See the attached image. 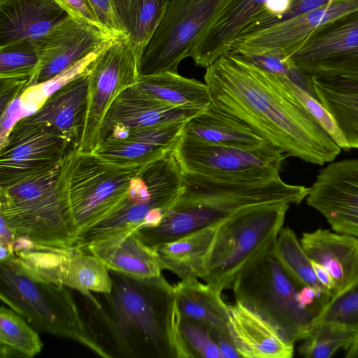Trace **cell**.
I'll use <instances>...</instances> for the list:
<instances>
[{
    "label": "cell",
    "mask_w": 358,
    "mask_h": 358,
    "mask_svg": "<svg viewBox=\"0 0 358 358\" xmlns=\"http://www.w3.org/2000/svg\"><path fill=\"white\" fill-rule=\"evenodd\" d=\"M357 9L358 0H334L242 38L231 51L241 55L265 54L288 58L314 31Z\"/></svg>",
    "instance_id": "d6986e66"
},
{
    "label": "cell",
    "mask_w": 358,
    "mask_h": 358,
    "mask_svg": "<svg viewBox=\"0 0 358 358\" xmlns=\"http://www.w3.org/2000/svg\"><path fill=\"white\" fill-rule=\"evenodd\" d=\"M300 243L310 260L329 272L335 286L334 296L344 292L357 278L358 237L318 228L303 233Z\"/></svg>",
    "instance_id": "d4e9b609"
},
{
    "label": "cell",
    "mask_w": 358,
    "mask_h": 358,
    "mask_svg": "<svg viewBox=\"0 0 358 358\" xmlns=\"http://www.w3.org/2000/svg\"><path fill=\"white\" fill-rule=\"evenodd\" d=\"M227 0H170L139 61V76L178 72L213 24Z\"/></svg>",
    "instance_id": "30bf717a"
},
{
    "label": "cell",
    "mask_w": 358,
    "mask_h": 358,
    "mask_svg": "<svg viewBox=\"0 0 358 358\" xmlns=\"http://www.w3.org/2000/svg\"><path fill=\"white\" fill-rule=\"evenodd\" d=\"M345 350L346 358H358V329L354 331L352 340Z\"/></svg>",
    "instance_id": "f6af8a7d"
},
{
    "label": "cell",
    "mask_w": 358,
    "mask_h": 358,
    "mask_svg": "<svg viewBox=\"0 0 358 358\" xmlns=\"http://www.w3.org/2000/svg\"><path fill=\"white\" fill-rule=\"evenodd\" d=\"M115 36L69 15L43 38L39 46L38 69L29 80L27 87L55 78L103 48Z\"/></svg>",
    "instance_id": "e0dca14e"
},
{
    "label": "cell",
    "mask_w": 358,
    "mask_h": 358,
    "mask_svg": "<svg viewBox=\"0 0 358 358\" xmlns=\"http://www.w3.org/2000/svg\"><path fill=\"white\" fill-rule=\"evenodd\" d=\"M99 22L115 36L127 35L115 13L112 0H88Z\"/></svg>",
    "instance_id": "ab89813d"
},
{
    "label": "cell",
    "mask_w": 358,
    "mask_h": 358,
    "mask_svg": "<svg viewBox=\"0 0 358 358\" xmlns=\"http://www.w3.org/2000/svg\"><path fill=\"white\" fill-rule=\"evenodd\" d=\"M56 1L62 7H64L71 15L78 17L85 22L97 27L98 29L105 32L109 33L99 22L88 0Z\"/></svg>",
    "instance_id": "60d3db41"
},
{
    "label": "cell",
    "mask_w": 358,
    "mask_h": 358,
    "mask_svg": "<svg viewBox=\"0 0 358 358\" xmlns=\"http://www.w3.org/2000/svg\"><path fill=\"white\" fill-rule=\"evenodd\" d=\"M219 224L196 230L155 248L162 269L171 271L181 280L190 277L201 279Z\"/></svg>",
    "instance_id": "f546056e"
},
{
    "label": "cell",
    "mask_w": 358,
    "mask_h": 358,
    "mask_svg": "<svg viewBox=\"0 0 358 358\" xmlns=\"http://www.w3.org/2000/svg\"><path fill=\"white\" fill-rule=\"evenodd\" d=\"M289 84L294 93L315 120L333 138L341 149L348 150L347 143L332 117L320 102L311 93L291 80H289Z\"/></svg>",
    "instance_id": "f35d334b"
},
{
    "label": "cell",
    "mask_w": 358,
    "mask_h": 358,
    "mask_svg": "<svg viewBox=\"0 0 358 358\" xmlns=\"http://www.w3.org/2000/svg\"><path fill=\"white\" fill-rule=\"evenodd\" d=\"M354 331L335 323L322 322L313 326L309 336L299 346L300 355L306 358H329L338 349L351 343Z\"/></svg>",
    "instance_id": "e575fe53"
},
{
    "label": "cell",
    "mask_w": 358,
    "mask_h": 358,
    "mask_svg": "<svg viewBox=\"0 0 358 358\" xmlns=\"http://www.w3.org/2000/svg\"><path fill=\"white\" fill-rule=\"evenodd\" d=\"M229 334L241 357L291 358L294 344L268 320L236 300L229 305Z\"/></svg>",
    "instance_id": "cb8c5ba5"
},
{
    "label": "cell",
    "mask_w": 358,
    "mask_h": 358,
    "mask_svg": "<svg viewBox=\"0 0 358 358\" xmlns=\"http://www.w3.org/2000/svg\"><path fill=\"white\" fill-rule=\"evenodd\" d=\"M183 173V190L162 221L137 231L155 248L190 232L218 224L245 209L272 204H299L310 187L280 176L268 180L215 178Z\"/></svg>",
    "instance_id": "3957f363"
},
{
    "label": "cell",
    "mask_w": 358,
    "mask_h": 358,
    "mask_svg": "<svg viewBox=\"0 0 358 358\" xmlns=\"http://www.w3.org/2000/svg\"><path fill=\"white\" fill-rule=\"evenodd\" d=\"M310 85L313 95L331 115L349 149H358V75H310Z\"/></svg>",
    "instance_id": "4316f807"
},
{
    "label": "cell",
    "mask_w": 358,
    "mask_h": 358,
    "mask_svg": "<svg viewBox=\"0 0 358 358\" xmlns=\"http://www.w3.org/2000/svg\"><path fill=\"white\" fill-rule=\"evenodd\" d=\"M290 205L255 206L220 222L201 278L222 292L238 275L275 248Z\"/></svg>",
    "instance_id": "5b68a950"
},
{
    "label": "cell",
    "mask_w": 358,
    "mask_h": 358,
    "mask_svg": "<svg viewBox=\"0 0 358 358\" xmlns=\"http://www.w3.org/2000/svg\"><path fill=\"white\" fill-rule=\"evenodd\" d=\"M28 82V79L0 78L1 115L10 103L24 90Z\"/></svg>",
    "instance_id": "b9f144b4"
},
{
    "label": "cell",
    "mask_w": 358,
    "mask_h": 358,
    "mask_svg": "<svg viewBox=\"0 0 358 358\" xmlns=\"http://www.w3.org/2000/svg\"><path fill=\"white\" fill-rule=\"evenodd\" d=\"M70 14L56 0L0 1V47L40 46L43 38Z\"/></svg>",
    "instance_id": "7402d4cb"
},
{
    "label": "cell",
    "mask_w": 358,
    "mask_h": 358,
    "mask_svg": "<svg viewBox=\"0 0 358 358\" xmlns=\"http://www.w3.org/2000/svg\"><path fill=\"white\" fill-rule=\"evenodd\" d=\"M87 110L78 150L92 152L103 120L115 98L139 78V58L127 35L115 36L90 63Z\"/></svg>",
    "instance_id": "8fae6325"
},
{
    "label": "cell",
    "mask_w": 358,
    "mask_h": 358,
    "mask_svg": "<svg viewBox=\"0 0 358 358\" xmlns=\"http://www.w3.org/2000/svg\"><path fill=\"white\" fill-rule=\"evenodd\" d=\"M299 288L273 249L243 271L231 289L236 300L268 320L287 341L294 344L309 336L317 317L311 310L299 306Z\"/></svg>",
    "instance_id": "9c48e42d"
},
{
    "label": "cell",
    "mask_w": 358,
    "mask_h": 358,
    "mask_svg": "<svg viewBox=\"0 0 358 358\" xmlns=\"http://www.w3.org/2000/svg\"><path fill=\"white\" fill-rule=\"evenodd\" d=\"M71 150L48 127L22 118L0 146V185L53 167Z\"/></svg>",
    "instance_id": "9a60e30c"
},
{
    "label": "cell",
    "mask_w": 358,
    "mask_h": 358,
    "mask_svg": "<svg viewBox=\"0 0 358 358\" xmlns=\"http://www.w3.org/2000/svg\"><path fill=\"white\" fill-rule=\"evenodd\" d=\"M204 81L216 106L287 157L324 165L340 154L342 149L307 110L289 78L229 51L206 68Z\"/></svg>",
    "instance_id": "6da1fadb"
},
{
    "label": "cell",
    "mask_w": 358,
    "mask_h": 358,
    "mask_svg": "<svg viewBox=\"0 0 358 358\" xmlns=\"http://www.w3.org/2000/svg\"><path fill=\"white\" fill-rule=\"evenodd\" d=\"M187 121L137 130L120 139L104 141L92 153L117 166H143L174 150Z\"/></svg>",
    "instance_id": "44dd1931"
},
{
    "label": "cell",
    "mask_w": 358,
    "mask_h": 358,
    "mask_svg": "<svg viewBox=\"0 0 358 358\" xmlns=\"http://www.w3.org/2000/svg\"><path fill=\"white\" fill-rule=\"evenodd\" d=\"M322 322L338 324L352 331L358 329V275L348 289L330 299L313 326Z\"/></svg>",
    "instance_id": "8d00e7d4"
},
{
    "label": "cell",
    "mask_w": 358,
    "mask_h": 358,
    "mask_svg": "<svg viewBox=\"0 0 358 358\" xmlns=\"http://www.w3.org/2000/svg\"><path fill=\"white\" fill-rule=\"evenodd\" d=\"M87 71L52 93L34 113L24 117L48 127L73 150H78L85 124Z\"/></svg>",
    "instance_id": "603a6c76"
},
{
    "label": "cell",
    "mask_w": 358,
    "mask_h": 358,
    "mask_svg": "<svg viewBox=\"0 0 358 358\" xmlns=\"http://www.w3.org/2000/svg\"><path fill=\"white\" fill-rule=\"evenodd\" d=\"M312 264L319 282L329 293L331 297L334 295L335 286L329 272L319 264L313 261Z\"/></svg>",
    "instance_id": "ee69618b"
},
{
    "label": "cell",
    "mask_w": 358,
    "mask_h": 358,
    "mask_svg": "<svg viewBox=\"0 0 358 358\" xmlns=\"http://www.w3.org/2000/svg\"><path fill=\"white\" fill-rule=\"evenodd\" d=\"M110 274V293L83 296L107 358H194L180 331L174 287L162 275Z\"/></svg>",
    "instance_id": "7a4b0ae2"
},
{
    "label": "cell",
    "mask_w": 358,
    "mask_h": 358,
    "mask_svg": "<svg viewBox=\"0 0 358 358\" xmlns=\"http://www.w3.org/2000/svg\"><path fill=\"white\" fill-rule=\"evenodd\" d=\"M306 75H358V9L311 33L289 55Z\"/></svg>",
    "instance_id": "5bb4252c"
},
{
    "label": "cell",
    "mask_w": 358,
    "mask_h": 358,
    "mask_svg": "<svg viewBox=\"0 0 358 358\" xmlns=\"http://www.w3.org/2000/svg\"><path fill=\"white\" fill-rule=\"evenodd\" d=\"M183 173L173 150L140 166L132 177L126 197L107 217L78 238L83 248L102 237L127 230L158 225L183 190Z\"/></svg>",
    "instance_id": "52a82bcc"
},
{
    "label": "cell",
    "mask_w": 358,
    "mask_h": 358,
    "mask_svg": "<svg viewBox=\"0 0 358 358\" xmlns=\"http://www.w3.org/2000/svg\"><path fill=\"white\" fill-rule=\"evenodd\" d=\"M139 167L117 166L92 152L77 150L65 157L58 187L75 220L78 238L110 215L123 201Z\"/></svg>",
    "instance_id": "ba28073f"
},
{
    "label": "cell",
    "mask_w": 358,
    "mask_h": 358,
    "mask_svg": "<svg viewBox=\"0 0 358 358\" xmlns=\"http://www.w3.org/2000/svg\"><path fill=\"white\" fill-rule=\"evenodd\" d=\"M292 0H227L220 13L194 48L191 58L206 69L252 33L283 21Z\"/></svg>",
    "instance_id": "4fadbf2b"
},
{
    "label": "cell",
    "mask_w": 358,
    "mask_h": 358,
    "mask_svg": "<svg viewBox=\"0 0 358 358\" xmlns=\"http://www.w3.org/2000/svg\"><path fill=\"white\" fill-rule=\"evenodd\" d=\"M274 253L299 287L312 286L329 294L317 280L310 259L290 227H285L281 229L275 243Z\"/></svg>",
    "instance_id": "836d02e7"
},
{
    "label": "cell",
    "mask_w": 358,
    "mask_h": 358,
    "mask_svg": "<svg viewBox=\"0 0 358 358\" xmlns=\"http://www.w3.org/2000/svg\"><path fill=\"white\" fill-rule=\"evenodd\" d=\"M198 279L187 278L173 286L181 318L199 322L212 331L229 334V305L223 300L222 292Z\"/></svg>",
    "instance_id": "f1b7e54d"
},
{
    "label": "cell",
    "mask_w": 358,
    "mask_h": 358,
    "mask_svg": "<svg viewBox=\"0 0 358 358\" xmlns=\"http://www.w3.org/2000/svg\"><path fill=\"white\" fill-rule=\"evenodd\" d=\"M3 1V0H0V1Z\"/></svg>",
    "instance_id": "7dc6e473"
},
{
    "label": "cell",
    "mask_w": 358,
    "mask_h": 358,
    "mask_svg": "<svg viewBox=\"0 0 358 358\" xmlns=\"http://www.w3.org/2000/svg\"><path fill=\"white\" fill-rule=\"evenodd\" d=\"M62 162L0 185V217L15 238L50 248L76 246V222L58 187Z\"/></svg>",
    "instance_id": "277c9868"
},
{
    "label": "cell",
    "mask_w": 358,
    "mask_h": 358,
    "mask_svg": "<svg viewBox=\"0 0 358 358\" xmlns=\"http://www.w3.org/2000/svg\"><path fill=\"white\" fill-rule=\"evenodd\" d=\"M306 201L333 231L358 237V159L329 162L317 174Z\"/></svg>",
    "instance_id": "2e32d148"
},
{
    "label": "cell",
    "mask_w": 358,
    "mask_h": 358,
    "mask_svg": "<svg viewBox=\"0 0 358 358\" xmlns=\"http://www.w3.org/2000/svg\"><path fill=\"white\" fill-rule=\"evenodd\" d=\"M180 329L194 358H222L218 345L212 336V329L208 326L181 318Z\"/></svg>",
    "instance_id": "74e56055"
},
{
    "label": "cell",
    "mask_w": 358,
    "mask_h": 358,
    "mask_svg": "<svg viewBox=\"0 0 358 358\" xmlns=\"http://www.w3.org/2000/svg\"><path fill=\"white\" fill-rule=\"evenodd\" d=\"M183 134L209 143L239 149H257L268 143L248 124L213 103L188 120Z\"/></svg>",
    "instance_id": "83f0119b"
},
{
    "label": "cell",
    "mask_w": 358,
    "mask_h": 358,
    "mask_svg": "<svg viewBox=\"0 0 358 358\" xmlns=\"http://www.w3.org/2000/svg\"><path fill=\"white\" fill-rule=\"evenodd\" d=\"M39 47L29 43H14L0 47V78L29 80L40 63Z\"/></svg>",
    "instance_id": "d590c367"
},
{
    "label": "cell",
    "mask_w": 358,
    "mask_h": 358,
    "mask_svg": "<svg viewBox=\"0 0 358 358\" xmlns=\"http://www.w3.org/2000/svg\"><path fill=\"white\" fill-rule=\"evenodd\" d=\"M83 249L100 259L110 271L140 278L162 275L155 250L142 241L137 231H122L102 237Z\"/></svg>",
    "instance_id": "484cf974"
},
{
    "label": "cell",
    "mask_w": 358,
    "mask_h": 358,
    "mask_svg": "<svg viewBox=\"0 0 358 358\" xmlns=\"http://www.w3.org/2000/svg\"><path fill=\"white\" fill-rule=\"evenodd\" d=\"M184 173L215 178L268 180L280 177L285 153L270 143L245 150L182 134L173 150Z\"/></svg>",
    "instance_id": "7c38bea8"
},
{
    "label": "cell",
    "mask_w": 358,
    "mask_h": 358,
    "mask_svg": "<svg viewBox=\"0 0 358 358\" xmlns=\"http://www.w3.org/2000/svg\"><path fill=\"white\" fill-rule=\"evenodd\" d=\"M136 83L150 95L173 106L203 110L213 103L205 82L183 77L178 72L139 76Z\"/></svg>",
    "instance_id": "4dcf8cb0"
},
{
    "label": "cell",
    "mask_w": 358,
    "mask_h": 358,
    "mask_svg": "<svg viewBox=\"0 0 358 358\" xmlns=\"http://www.w3.org/2000/svg\"><path fill=\"white\" fill-rule=\"evenodd\" d=\"M36 279L76 290L82 296L110 293L113 280L110 269L97 257L78 246L52 249L38 259Z\"/></svg>",
    "instance_id": "ffe728a7"
},
{
    "label": "cell",
    "mask_w": 358,
    "mask_h": 358,
    "mask_svg": "<svg viewBox=\"0 0 358 358\" xmlns=\"http://www.w3.org/2000/svg\"><path fill=\"white\" fill-rule=\"evenodd\" d=\"M334 1V0H330L329 3H331L332 1Z\"/></svg>",
    "instance_id": "bcb514c9"
},
{
    "label": "cell",
    "mask_w": 358,
    "mask_h": 358,
    "mask_svg": "<svg viewBox=\"0 0 358 358\" xmlns=\"http://www.w3.org/2000/svg\"><path fill=\"white\" fill-rule=\"evenodd\" d=\"M170 0H112L115 13L139 58L162 21Z\"/></svg>",
    "instance_id": "1f68e13d"
},
{
    "label": "cell",
    "mask_w": 358,
    "mask_h": 358,
    "mask_svg": "<svg viewBox=\"0 0 358 358\" xmlns=\"http://www.w3.org/2000/svg\"><path fill=\"white\" fill-rule=\"evenodd\" d=\"M11 308H0L1 357L15 356L31 358L41 352L43 343L38 333Z\"/></svg>",
    "instance_id": "d6a6232c"
},
{
    "label": "cell",
    "mask_w": 358,
    "mask_h": 358,
    "mask_svg": "<svg viewBox=\"0 0 358 358\" xmlns=\"http://www.w3.org/2000/svg\"><path fill=\"white\" fill-rule=\"evenodd\" d=\"M222 358L241 357L229 334L211 331Z\"/></svg>",
    "instance_id": "7bdbcfd3"
},
{
    "label": "cell",
    "mask_w": 358,
    "mask_h": 358,
    "mask_svg": "<svg viewBox=\"0 0 358 358\" xmlns=\"http://www.w3.org/2000/svg\"><path fill=\"white\" fill-rule=\"evenodd\" d=\"M201 111L167 104L136 83L123 90L109 107L101 127L98 145L106 140L122 138L137 130L186 121Z\"/></svg>",
    "instance_id": "ac0fdd59"
},
{
    "label": "cell",
    "mask_w": 358,
    "mask_h": 358,
    "mask_svg": "<svg viewBox=\"0 0 358 358\" xmlns=\"http://www.w3.org/2000/svg\"><path fill=\"white\" fill-rule=\"evenodd\" d=\"M0 297L39 331L74 340L107 358L69 287L34 278L14 266L0 264Z\"/></svg>",
    "instance_id": "8992f818"
}]
</instances>
